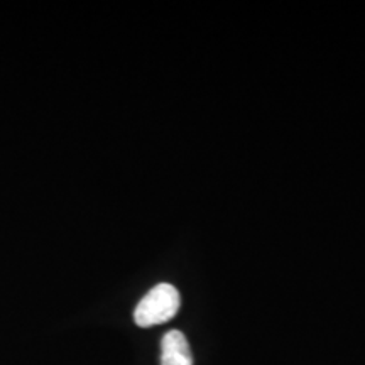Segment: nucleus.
<instances>
[{
  "instance_id": "f03ea898",
  "label": "nucleus",
  "mask_w": 365,
  "mask_h": 365,
  "mask_svg": "<svg viewBox=\"0 0 365 365\" xmlns=\"http://www.w3.org/2000/svg\"><path fill=\"white\" fill-rule=\"evenodd\" d=\"M161 365H193V355L185 333L171 330L163 336Z\"/></svg>"
},
{
  "instance_id": "f257e3e1",
  "label": "nucleus",
  "mask_w": 365,
  "mask_h": 365,
  "mask_svg": "<svg viewBox=\"0 0 365 365\" xmlns=\"http://www.w3.org/2000/svg\"><path fill=\"white\" fill-rule=\"evenodd\" d=\"M181 307L180 291L173 284L161 282L154 286L134 309V322L137 327L149 328L163 325L176 317Z\"/></svg>"
}]
</instances>
